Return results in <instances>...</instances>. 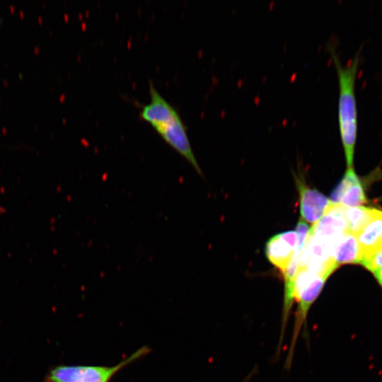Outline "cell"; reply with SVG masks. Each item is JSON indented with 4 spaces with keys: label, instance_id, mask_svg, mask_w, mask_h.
Wrapping results in <instances>:
<instances>
[{
    "label": "cell",
    "instance_id": "cell-3",
    "mask_svg": "<svg viewBox=\"0 0 382 382\" xmlns=\"http://www.w3.org/2000/svg\"><path fill=\"white\" fill-rule=\"evenodd\" d=\"M149 352L150 349L144 346L114 366H57L47 373L45 382H110L118 371Z\"/></svg>",
    "mask_w": 382,
    "mask_h": 382
},
{
    "label": "cell",
    "instance_id": "cell-7",
    "mask_svg": "<svg viewBox=\"0 0 382 382\" xmlns=\"http://www.w3.org/2000/svg\"><path fill=\"white\" fill-rule=\"evenodd\" d=\"M359 254L360 264L382 251V211L376 212L357 236Z\"/></svg>",
    "mask_w": 382,
    "mask_h": 382
},
{
    "label": "cell",
    "instance_id": "cell-11",
    "mask_svg": "<svg viewBox=\"0 0 382 382\" xmlns=\"http://www.w3.org/2000/svg\"><path fill=\"white\" fill-rule=\"evenodd\" d=\"M364 267L370 272H373L377 268L382 267V251L375 255L372 257L364 261L361 264Z\"/></svg>",
    "mask_w": 382,
    "mask_h": 382
},
{
    "label": "cell",
    "instance_id": "cell-2",
    "mask_svg": "<svg viewBox=\"0 0 382 382\" xmlns=\"http://www.w3.org/2000/svg\"><path fill=\"white\" fill-rule=\"evenodd\" d=\"M328 49L338 78V125L340 138L347 167L352 168L358 129L355 82L360 62L359 52L344 66L335 47L330 45Z\"/></svg>",
    "mask_w": 382,
    "mask_h": 382
},
{
    "label": "cell",
    "instance_id": "cell-5",
    "mask_svg": "<svg viewBox=\"0 0 382 382\" xmlns=\"http://www.w3.org/2000/svg\"><path fill=\"white\" fill-rule=\"evenodd\" d=\"M330 202L345 207H360L367 202L361 181L353 168H348L344 177L330 196Z\"/></svg>",
    "mask_w": 382,
    "mask_h": 382
},
{
    "label": "cell",
    "instance_id": "cell-9",
    "mask_svg": "<svg viewBox=\"0 0 382 382\" xmlns=\"http://www.w3.org/2000/svg\"><path fill=\"white\" fill-rule=\"evenodd\" d=\"M335 262L339 267L343 264H360V254L357 237L347 232L339 241L332 253Z\"/></svg>",
    "mask_w": 382,
    "mask_h": 382
},
{
    "label": "cell",
    "instance_id": "cell-8",
    "mask_svg": "<svg viewBox=\"0 0 382 382\" xmlns=\"http://www.w3.org/2000/svg\"><path fill=\"white\" fill-rule=\"evenodd\" d=\"M296 248L277 234L266 243V257L284 274L294 257Z\"/></svg>",
    "mask_w": 382,
    "mask_h": 382
},
{
    "label": "cell",
    "instance_id": "cell-12",
    "mask_svg": "<svg viewBox=\"0 0 382 382\" xmlns=\"http://www.w3.org/2000/svg\"><path fill=\"white\" fill-rule=\"evenodd\" d=\"M379 285L382 287V267L371 272Z\"/></svg>",
    "mask_w": 382,
    "mask_h": 382
},
{
    "label": "cell",
    "instance_id": "cell-6",
    "mask_svg": "<svg viewBox=\"0 0 382 382\" xmlns=\"http://www.w3.org/2000/svg\"><path fill=\"white\" fill-rule=\"evenodd\" d=\"M296 185L299 192L301 219L313 225L323 216L330 202L323 194L311 188L299 178L296 179Z\"/></svg>",
    "mask_w": 382,
    "mask_h": 382
},
{
    "label": "cell",
    "instance_id": "cell-1",
    "mask_svg": "<svg viewBox=\"0 0 382 382\" xmlns=\"http://www.w3.org/2000/svg\"><path fill=\"white\" fill-rule=\"evenodd\" d=\"M150 102L141 106L140 117L149 122L173 149L184 157L199 174L202 175L190 139L187 128L176 109L158 91L154 83L149 81Z\"/></svg>",
    "mask_w": 382,
    "mask_h": 382
},
{
    "label": "cell",
    "instance_id": "cell-4",
    "mask_svg": "<svg viewBox=\"0 0 382 382\" xmlns=\"http://www.w3.org/2000/svg\"><path fill=\"white\" fill-rule=\"evenodd\" d=\"M345 207L330 203L323 216L310 228L309 233L333 253L334 248L349 231Z\"/></svg>",
    "mask_w": 382,
    "mask_h": 382
},
{
    "label": "cell",
    "instance_id": "cell-10",
    "mask_svg": "<svg viewBox=\"0 0 382 382\" xmlns=\"http://www.w3.org/2000/svg\"><path fill=\"white\" fill-rule=\"evenodd\" d=\"M376 209L364 207H345L349 231L356 237L374 216Z\"/></svg>",
    "mask_w": 382,
    "mask_h": 382
}]
</instances>
